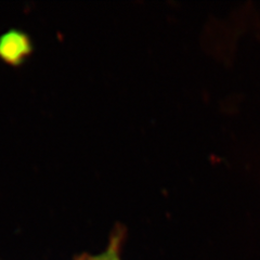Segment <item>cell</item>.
Here are the masks:
<instances>
[{
	"instance_id": "obj_2",
	"label": "cell",
	"mask_w": 260,
	"mask_h": 260,
	"mask_svg": "<svg viewBox=\"0 0 260 260\" xmlns=\"http://www.w3.org/2000/svg\"><path fill=\"white\" fill-rule=\"evenodd\" d=\"M80 260H119V259L117 257L116 250L112 246L105 254H102L96 257H86L85 259H80Z\"/></svg>"
},
{
	"instance_id": "obj_1",
	"label": "cell",
	"mask_w": 260,
	"mask_h": 260,
	"mask_svg": "<svg viewBox=\"0 0 260 260\" xmlns=\"http://www.w3.org/2000/svg\"><path fill=\"white\" fill-rule=\"evenodd\" d=\"M30 37L18 28H11L0 35V59L11 65H20L31 53Z\"/></svg>"
}]
</instances>
